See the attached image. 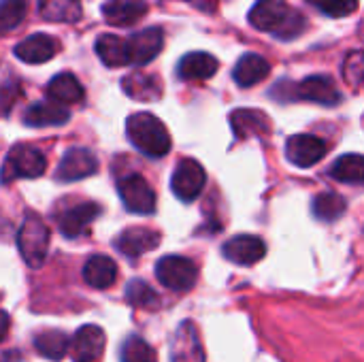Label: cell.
<instances>
[{"mask_svg": "<svg viewBox=\"0 0 364 362\" xmlns=\"http://www.w3.org/2000/svg\"><path fill=\"white\" fill-rule=\"evenodd\" d=\"M250 23L282 38H294L305 28V17L290 9L286 0H258L250 11Z\"/></svg>", "mask_w": 364, "mask_h": 362, "instance_id": "1", "label": "cell"}, {"mask_svg": "<svg viewBox=\"0 0 364 362\" xmlns=\"http://www.w3.org/2000/svg\"><path fill=\"white\" fill-rule=\"evenodd\" d=\"M130 143L149 158H162L171 151V134L166 126L151 113H134L126 119Z\"/></svg>", "mask_w": 364, "mask_h": 362, "instance_id": "2", "label": "cell"}, {"mask_svg": "<svg viewBox=\"0 0 364 362\" xmlns=\"http://www.w3.org/2000/svg\"><path fill=\"white\" fill-rule=\"evenodd\" d=\"M17 247L30 269H38L45 262L49 250V228L43 224L41 218L30 213L23 220L17 233Z\"/></svg>", "mask_w": 364, "mask_h": 362, "instance_id": "3", "label": "cell"}, {"mask_svg": "<svg viewBox=\"0 0 364 362\" xmlns=\"http://www.w3.org/2000/svg\"><path fill=\"white\" fill-rule=\"evenodd\" d=\"M47 169V158L43 156L41 149L32 147V145H15L9 156L6 162L2 166V181H13V179H34L41 177Z\"/></svg>", "mask_w": 364, "mask_h": 362, "instance_id": "4", "label": "cell"}, {"mask_svg": "<svg viewBox=\"0 0 364 362\" xmlns=\"http://www.w3.org/2000/svg\"><path fill=\"white\" fill-rule=\"evenodd\" d=\"M196 265L183 256H164L156 265V277L160 284L175 292H186L196 284Z\"/></svg>", "mask_w": 364, "mask_h": 362, "instance_id": "5", "label": "cell"}, {"mask_svg": "<svg viewBox=\"0 0 364 362\" xmlns=\"http://www.w3.org/2000/svg\"><path fill=\"white\" fill-rule=\"evenodd\" d=\"M117 194L128 211L147 215L156 211V194L141 175H126L117 181Z\"/></svg>", "mask_w": 364, "mask_h": 362, "instance_id": "6", "label": "cell"}, {"mask_svg": "<svg viewBox=\"0 0 364 362\" xmlns=\"http://www.w3.org/2000/svg\"><path fill=\"white\" fill-rule=\"evenodd\" d=\"M207 183V175H205V169L192 160V158H186L177 164L175 173H173V181H171V188L175 192V196L183 203H192L194 198H198V194L203 192Z\"/></svg>", "mask_w": 364, "mask_h": 362, "instance_id": "7", "label": "cell"}, {"mask_svg": "<svg viewBox=\"0 0 364 362\" xmlns=\"http://www.w3.org/2000/svg\"><path fill=\"white\" fill-rule=\"evenodd\" d=\"M124 41H126L128 64H147L162 51L164 32L162 28H147V30L134 32L132 36Z\"/></svg>", "mask_w": 364, "mask_h": 362, "instance_id": "8", "label": "cell"}, {"mask_svg": "<svg viewBox=\"0 0 364 362\" xmlns=\"http://www.w3.org/2000/svg\"><path fill=\"white\" fill-rule=\"evenodd\" d=\"M286 156L292 164L309 169L326 156V143L314 134H294L286 143Z\"/></svg>", "mask_w": 364, "mask_h": 362, "instance_id": "9", "label": "cell"}, {"mask_svg": "<svg viewBox=\"0 0 364 362\" xmlns=\"http://www.w3.org/2000/svg\"><path fill=\"white\" fill-rule=\"evenodd\" d=\"M98 171V158L85 149V147H75L68 149L58 166V179L60 181H79Z\"/></svg>", "mask_w": 364, "mask_h": 362, "instance_id": "10", "label": "cell"}, {"mask_svg": "<svg viewBox=\"0 0 364 362\" xmlns=\"http://www.w3.org/2000/svg\"><path fill=\"white\" fill-rule=\"evenodd\" d=\"M222 254L235 265L250 267V265H256V262H260L264 258L267 245L256 235H237V237H232L230 241L224 243Z\"/></svg>", "mask_w": 364, "mask_h": 362, "instance_id": "11", "label": "cell"}, {"mask_svg": "<svg viewBox=\"0 0 364 362\" xmlns=\"http://www.w3.org/2000/svg\"><path fill=\"white\" fill-rule=\"evenodd\" d=\"M105 352V333L100 326L85 324L77 331L70 344V356L75 362H98Z\"/></svg>", "mask_w": 364, "mask_h": 362, "instance_id": "12", "label": "cell"}, {"mask_svg": "<svg viewBox=\"0 0 364 362\" xmlns=\"http://www.w3.org/2000/svg\"><path fill=\"white\" fill-rule=\"evenodd\" d=\"M294 94L303 100H311L322 107H335L341 102V92L337 90L335 81L326 75L307 77L294 87Z\"/></svg>", "mask_w": 364, "mask_h": 362, "instance_id": "13", "label": "cell"}, {"mask_svg": "<svg viewBox=\"0 0 364 362\" xmlns=\"http://www.w3.org/2000/svg\"><path fill=\"white\" fill-rule=\"evenodd\" d=\"M98 215H100V207L96 203H79L75 207H68L58 218L60 233L68 239L81 237Z\"/></svg>", "mask_w": 364, "mask_h": 362, "instance_id": "14", "label": "cell"}, {"mask_svg": "<svg viewBox=\"0 0 364 362\" xmlns=\"http://www.w3.org/2000/svg\"><path fill=\"white\" fill-rule=\"evenodd\" d=\"M160 245V233L151 228H128L115 239V250L128 258H139Z\"/></svg>", "mask_w": 364, "mask_h": 362, "instance_id": "15", "label": "cell"}, {"mask_svg": "<svg viewBox=\"0 0 364 362\" xmlns=\"http://www.w3.org/2000/svg\"><path fill=\"white\" fill-rule=\"evenodd\" d=\"M60 45L49 34H32L15 45V55L26 64H43L58 53Z\"/></svg>", "mask_w": 364, "mask_h": 362, "instance_id": "16", "label": "cell"}, {"mask_svg": "<svg viewBox=\"0 0 364 362\" xmlns=\"http://www.w3.org/2000/svg\"><path fill=\"white\" fill-rule=\"evenodd\" d=\"M171 361L173 362H205V352L198 339V331L192 322H183L175 335L173 348H171Z\"/></svg>", "mask_w": 364, "mask_h": 362, "instance_id": "17", "label": "cell"}, {"mask_svg": "<svg viewBox=\"0 0 364 362\" xmlns=\"http://www.w3.org/2000/svg\"><path fill=\"white\" fill-rule=\"evenodd\" d=\"M147 13L145 0H109L102 4V17L111 26H132Z\"/></svg>", "mask_w": 364, "mask_h": 362, "instance_id": "18", "label": "cell"}, {"mask_svg": "<svg viewBox=\"0 0 364 362\" xmlns=\"http://www.w3.org/2000/svg\"><path fill=\"white\" fill-rule=\"evenodd\" d=\"M232 130L237 139H250V137H262L271 130V122L262 111L256 109H237L230 115Z\"/></svg>", "mask_w": 364, "mask_h": 362, "instance_id": "19", "label": "cell"}, {"mask_svg": "<svg viewBox=\"0 0 364 362\" xmlns=\"http://www.w3.org/2000/svg\"><path fill=\"white\" fill-rule=\"evenodd\" d=\"M269 73H271V64L262 55H258V53H245L237 62V66L232 70V77H235V81L241 87H252V85L260 83L262 79H267Z\"/></svg>", "mask_w": 364, "mask_h": 362, "instance_id": "20", "label": "cell"}, {"mask_svg": "<svg viewBox=\"0 0 364 362\" xmlns=\"http://www.w3.org/2000/svg\"><path fill=\"white\" fill-rule=\"evenodd\" d=\"M83 85L79 83V79L70 73H60L55 75L49 85H47V96L55 102V105H75L83 100Z\"/></svg>", "mask_w": 364, "mask_h": 362, "instance_id": "21", "label": "cell"}, {"mask_svg": "<svg viewBox=\"0 0 364 362\" xmlns=\"http://www.w3.org/2000/svg\"><path fill=\"white\" fill-rule=\"evenodd\" d=\"M83 280L96 290H107L117 280V265L109 256H92L83 267Z\"/></svg>", "mask_w": 364, "mask_h": 362, "instance_id": "22", "label": "cell"}, {"mask_svg": "<svg viewBox=\"0 0 364 362\" xmlns=\"http://www.w3.org/2000/svg\"><path fill=\"white\" fill-rule=\"evenodd\" d=\"M179 77L186 81H200V79H209L218 73V60L205 51H194L181 58L179 68H177Z\"/></svg>", "mask_w": 364, "mask_h": 362, "instance_id": "23", "label": "cell"}, {"mask_svg": "<svg viewBox=\"0 0 364 362\" xmlns=\"http://www.w3.org/2000/svg\"><path fill=\"white\" fill-rule=\"evenodd\" d=\"M70 117L68 109L55 105V102H36L28 107L23 113V122L32 128H45V126H62Z\"/></svg>", "mask_w": 364, "mask_h": 362, "instance_id": "24", "label": "cell"}, {"mask_svg": "<svg viewBox=\"0 0 364 362\" xmlns=\"http://www.w3.org/2000/svg\"><path fill=\"white\" fill-rule=\"evenodd\" d=\"M124 92L134 100H158L162 96V83L156 75L132 73L122 81Z\"/></svg>", "mask_w": 364, "mask_h": 362, "instance_id": "25", "label": "cell"}, {"mask_svg": "<svg viewBox=\"0 0 364 362\" xmlns=\"http://www.w3.org/2000/svg\"><path fill=\"white\" fill-rule=\"evenodd\" d=\"M38 9L47 21L75 23L81 19V0H38Z\"/></svg>", "mask_w": 364, "mask_h": 362, "instance_id": "26", "label": "cell"}, {"mask_svg": "<svg viewBox=\"0 0 364 362\" xmlns=\"http://www.w3.org/2000/svg\"><path fill=\"white\" fill-rule=\"evenodd\" d=\"M96 53L107 66H126V41L115 34H100L96 38Z\"/></svg>", "mask_w": 364, "mask_h": 362, "instance_id": "27", "label": "cell"}, {"mask_svg": "<svg viewBox=\"0 0 364 362\" xmlns=\"http://www.w3.org/2000/svg\"><path fill=\"white\" fill-rule=\"evenodd\" d=\"M68 337L62 331H43L34 335V350L49 361H62L68 352Z\"/></svg>", "mask_w": 364, "mask_h": 362, "instance_id": "28", "label": "cell"}, {"mask_svg": "<svg viewBox=\"0 0 364 362\" xmlns=\"http://www.w3.org/2000/svg\"><path fill=\"white\" fill-rule=\"evenodd\" d=\"M346 198L337 192H322L314 198V215L322 222H335L346 213Z\"/></svg>", "mask_w": 364, "mask_h": 362, "instance_id": "29", "label": "cell"}, {"mask_svg": "<svg viewBox=\"0 0 364 362\" xmlns=\"http://www.w3.org/2000/svg\"><path fill=\"white\" fill-rule=\"evenodd\" d=\"M331 175L343 183H360L364 175L363 156L360 154H346V156L337 158V162L331 169Z\"/></svg>", "mask_w": 364, "mask_h": 362, "instance_id": "30", "label": "cell"}, {"mask_svg": "<svg viewBox=\"0 0 364 362\" xmlns=\"http://www.w3.org/2000/svg\"><path fill=\"white\" fill-rule=\"evenodd\" d=\"M119 361L122 362H156L154 348L139 335H130L122 348H119Z\"/></svg>", "mask_w": 364, "mask_h": 362, "instance_id": "31", "label": "cell"}, {"mask_svg": "<svg viewBox=\"0 0 364 362\" xmlns=\"http://www.w3.org/2000/svg\"><path fill=\"white\" fill-rule=\"evenodd\" d=\"M26 17V0H0V36L15 30Z\"/></svg>", "mask_w": 364, "mask_h": 362, "instance_id": "32", "label": "cell"}, {"mask_svg": "<svg viewBox=\"0 0 364 362\" xmlns=\"http://www.w3.org/2000/svg\"><path fill=\"white\" fill-rule=\"evenodd\" d=\"M126 299H128L130 305L143 307V309H154V307L160 305L158 294H156L145 282H141V280H134V282L128 284V288H126Z\"/></svg>", "mask_w": 364, "mask_h": 362, "instance_id": "33", "label": "cell"}, {"mask_svg": "<svg viewBox=\"0 0 364 362\" xmlns=\"http://www.w3.org/2000/svg\"><path fill=\"white\" fill-rule=\"evenodd\" d=\"M324 15L331 17H346L356 11L358 0H311Z\"/></svg>", "mask_w": 364, "mask_h": 362, "instance_id": "34", "label": "cell"}, {"mask_svg": "<svg viewBox=\"0 0 364 362\" xmlns=\"http://www.w3.org/2000/svg\"><path fill=\"white\" fill-rule=\"evenodd\" d=\"M343 75H346V81L354 87L360 85L363 81V53L360 51H352L346 60V66H343Z\"/></svg>", "mask_w": 364, "mask_h": 362, "instance_id": "35", "label": "cell"}, {"mask_svg": "<svg viewBox=\"0 0 364 362\" xmlns=\"http://www.w3.org/2000/svg\"><path fill=\"white\" fill-rule=\"evenodd\" d=\"M6 333H9V316L0 312V341L6 337Z\"/></svg>", "mask_w": 364, "mask_h": 362, "instance_id": "36", "label": "cell"}]
</instances>
